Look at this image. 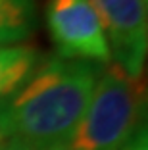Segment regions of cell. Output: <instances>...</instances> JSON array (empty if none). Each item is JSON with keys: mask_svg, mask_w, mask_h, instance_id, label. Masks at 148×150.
Here are the masks:
<instances>
[{"mask_svg": "<svg viewBox=\"0 0 148 150\" xmlns=\"http://www.w3.org/2000/svg\"><path fill=\"white\" fill-rule=\"evenodd\" d=\"M102 66L44 58L12 94L0 100V141L31 150L65 146L81 121Z\"/></svg>", "mask_w": 148, "mask_h": 150, "instance_id": "6da1fadb", "label": "cell"}, {"mask_svg": "<svg viewBox=\"0 0 148 150\" xmlns=\"http://www.w3.org/2000/svg\"><path fill=\"white\" fill-rule=\"evenodd\" d=\"M144 88L113 62L102 66L81 121L64 148L119 150L144 123Z\"/></svg>", "mask_w": 148, "mask_h": 150, "instance_id": "7a4b0ae2", "label": "cell"}, {"mask_svg": "<svg viewBox=\"0 0 148 150\" xmlns=\"http://www.w3.org/2000/svg\"><path fill=\"white\" fill-rule=\"evenodd\" d=\"M46 21L58 58L98 66L112 62L108 39L91 0H50Z\"/></svg>", "mask_w": 148, "mask_h": 150, "instance_id": "3957f363", "label": "cell"}, {"mask_svg": "<svg viewBox=\"0 0 148 150\" xmlns=\"http://www.w3.org/2000/svg\"><path fill=\"white\" fill-rule=\"evenodd\" d=\"M102 23L112 62L140 79L148 48L146 0H91Z\"/></svg>", "mask_w": 148, "mask_h": 150, "instance_id": "277c9868", "label": "cell"}, {"mask_svg": "<svg viewBox=\"0 0 148 150\" xmlns=\"http://www.w3.org/2000/svg\"><path fill=\"white\" fill-rule=\"evenodd\" d=\"M39 62L40 54L31 46H0V100L12 94L33 73Z\"/></svg>", "mask_w": 148, "mask_h": 150, "instance_id": "5b68a950", "label": "cell"}, {"mask_svg": "<svg viewBox=\"0 0 148 150\" xmlns=\"http://www.w3.org/2000/svg\"><path fill=\"white\" fill-rule=\"evenodd\" d=\"M35 0H0V44L25 40L35 31Z\"/></svg>", "mask_w": 148, "mask_h": 150, "instance_id": "8992f818", "label": "cell"}, {"mask_svg": "<svg viewBox=\"0 0 148 150\" xmlns=\"http://www.w3.org/2000/svg\"><path fill=\"white\" fill-rule=\"evenodd\" d=\"M119 150H148V135H146V121L135 131V135L125 142Z\"/></svg>", "mask_w": 148, "mask_h": 150, "instance_id": "52a82bcc", "label": "cell"}, {"mask_svg": "<svg viewBox=\"0 0 148 150\" xmlns=\"http://www.w3.org/2000/svg\"><path fill=\"white\" fill-rule=\"evenodd\" d=\"M0 150H31L23 144H18V142H8V141H0Z\"/></svg>", "mask_w": 148, "mask_h": 150, "instance_id": "ba28073f", "label": "cell"}, {"mask_svg": "<svg viewBox=\"0 0 148 150\" xmlns=\"http://www.w3.org/2000/svg\"><path fill=\"white\" fill-rule=\"evenodd\" d=\"M50 150H67V148H64V146H60V148H50Z\"/></svg>", "mask_w": 148, "mask_h": 150, "instance_id": "9c48e42d", "label": "cell"}, {"mask_svg": "<svg viewBox=\"0 0 148 150\" xmlns=\"http://www.w3.org/2000/svg\"><path fill=\"white\" fill-rule=\"evenodd\" d=\"M0 46H2V44H0Z\"/></svg>", "mask_w": 148, "mask_h": 150, "instance_id": "30bf717a", "label": "cell"}]
</instances>
